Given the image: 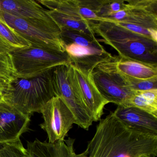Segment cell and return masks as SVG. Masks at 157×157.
<instances>
[{"label": "cell", "instance_id": "27", "mask_svg": "<svg viewBox=\"0 0 157 157\" xmlns=\"http://www.w3.org/2000/svg\"><path fill=\"white\" fill-rule=\"evenodd\" d=\"M2 96H0V101H1L2 100Z\"/></svg>", "mask_w": 157, "mask_h": 157}, {"label": "cell", "instance_id": "5", "mask_svg": "<svg viewBox=\"0 0 157 157\" xmlns=\"http://www.w3.org/2000/svg\"><path fill=\"white\" fill-rule=\"evenodd\" d=\"M18 77H38L56 67L71 63L66 52L31 46L10 53Z\"/></svg>", "mask_w": 157, "mask_h": 157}, {"label": "cell", "instance_id": "16", "mask_svg": "<svg viewBox=\"0 0 157 157\" xmlns=\"http://www.w3.org/2000/svg\"><path fill=\"white\" fill-rule=\"evenodd\" d=\"M0 11L20 18L53 21L48 10L33 0H0Z\"/></svg>", "mask_w": 157, "mask_h": 157}, {"label": "cell", "instance_id": "7", "mask_svg": "<svg viewBox=\"0 0 157 157\" xmlns=\"http://www.w3.org/2000/svg\"><path fill=\"white\" fill-rule=\"evenodd\" d=\"M93 71L71 63L67 67L68 77L72 88L90 113L94 122H98L103 114L105 106L109 103L103 97L94 83Z\"/></svg>", "mask_w": 157, "mask_h": 157}, {"label": "cell", "instance_id": "24", "mask_svg": "<svg viewBox=\"0 0 157 157\" xmlns=\"http://www.w3.org/2000/svg\"><path fill=\"white\" fill-rule=\"evenodd\" d=\"M125 6L126 0H103L102 5L97 14L98 20L111 13L122 10Z\"/></svg>", "mask_w": 157, "mask_h": 157}, {"label": "cell", "instance_id": "2", "mask_svg": "<svg viewBox=\"0 0 157 157\" xmlns=\"http://www.w3.org/2000/svg\"><path fill=\"white\" fill-rule=\"evenodd\" d=\"M92 28L95 35L101 37L98 41L111 47L119 56L157 66V42L151 38L110 21L94 22Z\"/></svg>", "mask_w": 157, "mask_h": 157}, {"label": "cell", "instance_id": "9", "mask_svg": "<svg viewBox=\"0 0 157 157\" xmlns=\"http://www.w3.org/2000/svg\"><path fill=\"white\" fill-rule=\"evenodd\" d=\"M67 67L68 65H62L52 69L51 82L54 94L63 101L71 111L76 120V124L88 130L92 125L93 119L70 82Z\"/></svg>", "mask_w": 157, "mask_h": 157}, {"label": "cell", "instance_id": "26", "mask_svg": "<svg viewBox=\"0 0 157 157\" xmlns=\"http://www.w3.org/2000/svg\"><path fill=\"white\" fill-rule=\"evenodd\" d=\"M11 82L0 77V96H3L10 89Z\"/></svg>", "mask_w": 157, "mask_h": 157}, {"label": "cell", "instance_id": "13", "mask_svg": "<svg viewBox=\"0 0 157 157\" xmlns=\"http://www.w3.org/2000/svg\"><path fill=\"white\" fill-rule=\"evenodd\" d=\"M37 2L49 9L76 18L97 22V0H39Z\"/></svg>", "mask_w": 157, "mask_h": 157}, {"label": "cell", "instance_id": "17", "mask_svg": "<svg viewBox=\"0 0 157 157\" xmlns=\"http://www.w3.org/2000/svg\"><path fill=\"white\" fill-rule=\"evenodd\" d=\"M112 63L119 73L131 78L147 79L157 77V66L115 56Z\"/></svg>", "mask_w": 157, "mask_h": 157}, {"label": "cell", "instance_id": "25", "mask_svg": "<svg viewBox=\"0 0 157 157\" xmlns=\"http://www.w3.org/2000/svg\"><path fill=\"white\" fill-rule=\"evenodd\" d=\"M121 27H124L131 32L137 33L139 34L147 36L157 42V30L154 29H147L136 25L131 24L124 23L112 21Z\"/></svg>", "mask_w": 157, "mask_h": 157}, {"label": "cell", "instance_id": "23", "mask_svg": "<svg viewBox=\"0 0 157 157\" xmlns=\"http://www.w3.org/2000/svg\"><path fill=\"white\" fill-rule=\"evenodd\" d=\"M0 157H30L21 140L15 143L4 144L0 148Z\"/></svg>", "mask_w": 157, "mask_h": 157}, {"label": "cell", "instance_id": "18", "mask_svg": "<svg viewBox=\"0 0 157 157\" xmlns=\"http://www.w3.org/2000/svg\"><path fill=\"white\" fill-rule=\"evenodd\" d=\"M31 46L14 29L0 20V53H10Z\"/></svg>", "mask_w": 157, "mask_h": 157}, {"label": "cell", "instance_id": "14", "mask_svg": "<svg viewBox=\"0 0 157 157\" xmlns=\"http://www.w3.org/2000/svg\"><path fill=\"white\" fill-rule=\"evenodd\" d=\"M75 139L69 138L54 143L41 141L37 139L28 141L27 150L30 157H88L85 151L77 153L74 148Z\"/></svg>", "mask_w": 157, "mask_h": 157}, {"label": "cell", "instance_id": "8", "mask_svg": "<svg viewBox=\"0 0 157 157\" xmlns=\"http://www.w3.org/2000/svg\"><path fill=\"white\" fill-rule=\"evenodd\" d=\"M40 113L44 119L40 127L46 132L50 143L64 140L73 124H76L73 114L58 96L48 101Z\"/></svg>", "mask_w": 157, "mask_h": 157}, {"label": "cell", "instance_id": "15", "mask_svg": "<svg viewBox=\"0 0 157 157\" xmlns=\"http://www.w3.org/2000/svg\"><path fill=\"white\" fill-rule=\"evenodd\" d=\"M116 116L131 128L148 135L157 136V117L138 108L117 105Z\"/></svg>", "mask_w": 157, "mask_h": 157}, {"label": "cell", "instance_id": "4", "mask_svg": "<svg viewBox=\"0 0 157 157\" xmlns=\"http://www.w3.org/2000/svg\"><path fill=\"white\" fill-rule=\"evenodd\" d=\"M65 51L71 63L82 68L94 70L99 64L113 60L95 36L68 28L60 29Z\"/></svg>", "mask_w": 157, "mask_h": 157}, {"label": "cell", "instance_id": "6", "mask_svg": "<svg viewBox=\"0 0 157 157\" xmlns=\"http://www.w3.org/2000/svg\"><path fill=\"white\" fill-rule=\"evenodd\" d=\"M0 20L14 29L32 46L66 52L60 29L53 21L20 18L1 11Z\"/></svg>", "mask_w": 157, "mask_h": 157}, {"label": "cell", "instance_id": "11", "mask_svg": "<svg viewBox=\"0 0 157 157\" xmlns=\"http://www.w3.org/2000/svg\"><path fill=\"white\" fill-rule=\"evenodd\" d=\"M94 83L109 103L124 106L133 91L124 87L110 61L101 63L92 73Z\"/></svg>", "mask_w": 157, "mask_h": 157}, {"label": "cell", "instance_id": "1", "mask_svg": "<svg viewBox=\"0 0 157 157\" xmlns=\"http://www.w3.org/2000/svg\"><path fill=\"white\" fill-rule=\"evenodd\" d=\"M85 151L88 157H156L157 136L129 127L111 112L100 119Z\"/></svg>", "mask_w": 157, "mask_h": 157}, {"label": "cell", "instance_id": "10", "mask_svg": "<svg viewBox=\"0 0 157 157\" xmlns=\"http://www.w3.org/2000/svg\"><path fill=\"white\" fill-rule=\"evenodd\" d=\"M100 21L131 24L157 30V0H126L124 10L109 14L98 21Z\"/></svg>", "mask_w": 157, "mask_h": 157}, {"label": "cell", "instance_id": "19", "mask_svg": "<svg viewBox=\"0 0 157 157\" xmlns=\"http://www.w3.org/2000/svg\"><path fill=\"white\" fill-rule=\"evenodd\" d=\"M124 106L138 108L157 117V89L133 91Z\"/></svg>", "mask_w": 157, "mask_h": 157}, {"label": "cell", "instance_id": "22", "mask_svg": "<svg viewBox=\"0 0 157 157\" xmlns=\"http://www.w3.org/2000/svg\"><path fill=\"white\" fill-rule=\"evenodd\" d=\"M0 77L11 82L19 78L10 53H0Z\"/></svg>", "mask_w": 157, "mask_h": 157}, {"label": "cell", "instance_id": "3", "mask_svg": "<svg viewBox=\"0 0 157 157\" xmlns=\"http://www.w3.org/2000/svg\"><path fill=\"white\" fill-rule=\"evenodd\" d=\"M52 71L36 78H19L11 83L2 99L30 116L33 113H40L43 106L55 96L51 82Z\"/></svg>", "mask_w": 157, "mask_h": 157}, {"label": "cell", "instance_id": "21", "mask_svg": "<svg viewBox=\"0 0 157 157\" xmlns=\"http://www.w3.org/2000/svg\"><path fill=\"white\" fill-rule=\"evenodd\" d=\"M116 71L124 87L128 90L132 91H147L157 89V77L147 79H140L125 76L118 72L116 70Z\"/></svg>", "mask_w": 157, "mask_h": 157}, {"label": "cell", "instance_id": "28", "mask_svg": "<svg viewBox=\"0 0 157 157\" xmlns=\"http://www.w3.org/2000/svg\"></svg>", "mask_w": 157, "mask_h": 157}, {"label": "cell", "instance_id": "12", "mask_svg": "<svg viewBox=\"0 0 157 157\" xmlns=\"http://www.w3.org/2000/svg\"><path fill=\"white\" fill-rule=\"evenodd\" d=\"M31 116L2 99L0 101V144L15 143L28 130Z\"/></svg>", "mask_w": 157, "mask_h": 157}, {"label": "cell", "instance_id": "20", "mask_svg": "<svg viewBox=\"0 0 157 157\" xmlns=\"http://www.w3.org/2000/svg\"><path fill=\"white\" fill-rule=\"evenodd\" d=\"M48 13L59 29L68 28L95 36L92 28L93 24L94 22L69 16L55 11L48 10Z\"/></svg>", "mask_w": 157, "mask_h": 157}]
</instances>
